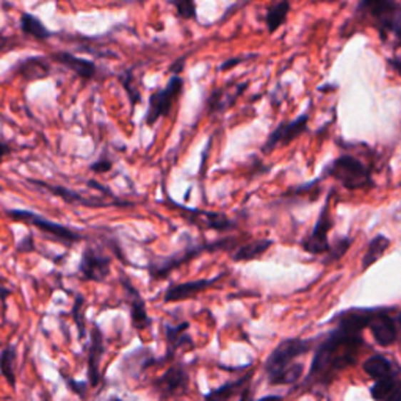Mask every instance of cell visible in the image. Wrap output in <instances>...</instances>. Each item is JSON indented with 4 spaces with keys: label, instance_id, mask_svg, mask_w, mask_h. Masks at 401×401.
<instances>
[{
    "label": "cell",
    "instance_id": "obj_1",
    "mask_svg": "<svg viewBox=\"0 0 401 401\" xmlns=\"http://www.w3.org/2000/svg\"><path fill=\"white\" fill-rule=\"evenodd\" d=\"M373 309H348L335 317L337 328L318 345L309 380L331 381L337 373L356 362L362 348V331L368 328Z\"/></svg>",
    "mask_w": 401,
    "mask_h": 401
},
{
    "label": "cell",
    "instance_id": "obj_2",
    "mask_svg": "<svg viewBox=\"0 0 401 401\" xmlns=\"http://www.w3.org/2000/svg\"><path fill=\"white\" fill-rule=\"evenodd\" d=\"M359 13L370 19L372 26L378 30L382 41L394 39L395 44H401V5L395 2H362Z\"/></svg>",
    "mask_w": 401,
    "mask_h": 401
},
{
    "label": "cell",
    "instance_id": "obj_3",
    "mask_svg": "<svg viewBox=\"0 0 401 401\" xmlns=\"http://www.w3.org/2000/svg\"><path fill=\"white\" fill-rule=\"evenodd\" d=\"M326 174L340 182L348 190H362L373 187L372 173L359 158L343 154L326 168Z\"/></svg>",
    "mask_w": 401,
    "mask_h": 401
},
{
    "label": "cell",
    "instance_id": "obj_4",
    "mask_svg": "<svg viewBox=\"0 0 401 401\" xmlns=\"http://www.w3.org/2000/svg\"><path fill=\"white\" fill-rule=\"evenodd\" d=\"M6 216L14 221L26 223V224H29V226L36 228L47 237H52V240H57V242L63 243L68 248L74 246L76 243L80 242V240H83V237L80 235L78 232L63 226V224L47 220V218H44V216L38 215L35 212L22 210V208H14V210H6Z\"/></svg>",
    "mask_w": 401,
    "mask_h": 401
},
{
    "label": "cell",
    "instance_id": "obj_5",
    "mask_svg": "<svg viewBox=\"0 0 401 401\" xmlns=\"http://www.w3.org/2000/svg\"><path fill=\"white\" fill-rule=\"evenodd\" d=\"M235 243L237 242H234L232 238H223V240H220V242H215V243H207V245L187 248V250H183L178 254H173V255H170V258H162V259H157L154 262H151L149 275L152 276V279H165L173 270L181 267L182 263H186L193 258H196V255H199L200 253L230 250V246H234Z\"/></svg>",
    "mask_w": 401,
    "mask_h": 401
},
{
    "label": "cell",
    "instance_id": "obj_6",
    "mask_svg": "<svg viewBox=\"0 0 401 401\" xmlns=\"http://www.w3.org/2000/svg\"><path fill=\"white\" fill-rule=\"evenodd\" d=\"M310 350L309 340L301 339H287L280 342L278 347L273 350L265 362V370L268 373V378H275L276 375L284 372L285 368L295 364V359L300 357Z\"/></svg>",
    "mask_w": 401,
    "mask_h": 401
},
{
    "label": "cell",
    "instance_id": "obj_7",
    "mask_svg": "<svg viewBox=\"0 0 401 401\" xmlns=\"http://www.w3.org/2000/svg\"><path fill=\"white\" fill-rule=\"evenodd\" d=\"M183 80L179 76H173L170 82L162 90H157L151 94L149 107L146 113V126H154L160 118L170 115L174 102L182 93Z\"/></svg>",
    "mask_w": 401,
    "mask_h": 401
},
{
    "label": "cell",
    "instance_id": "obj_8",
    "mask_svg": "<svg viewBox=\"0 0 401 401\" xmlns=\"http://www.w3.org/2000/svg\"><path fill=\"white\" fill-rule=\"evenodd\" d=\"M331 198L333 191L328 195L325 204L322 207V212L318 215V220L315 223L314 229H312L310 234L303 240V248L304 251L314 255L320 254H328L330 251V230L333 229V216H331Z\"/></svg>",
    "mask_w": 401,
    "mask_h": 401
},
{
    "label": "cell",
    "instance_id": "obj_9",
    "mask_svg": "<svg viewBox=\"0 0 401 401\" xmlns=\"http://www.w3.org/2000/svg\"><path fill=\"white\" fill-rule=\"evenodd\" d=\"M110 271L111 259L108 255L93 246H86L78 263V275L82 279L90 280V283H102L107 279Z\"/></svg>",
    "mask_w": 401,
    "mask_h": 401
},
{
    "label": "cell",
    "instance_id": "obj_10",
    "mask_svg": "<svg viewBox=\"0 0 401 401\" xmlns=\"http://www.w3.org/2000/svg\"><path fill=\"white\" fill-rule=\"evenodd\" d=\"M308 123L309 115L303 113L296 119H293V121L279 124L276 129L268 135L265 144H263V154H268V152H273L278 146H287V144L295 141L300 135L308 131Z\"/></svg>",
    "mask_w": 401,
    "mask_h": 401
},
{
    "label": "cell",
    "instance_id": "obj_11",
    "mask_svg": "<svg viewBox=\"0 0 401 401\" xmlns=\"http://www.w3.org/2000/svg\"><path fill=\"white\" fill-rule=\"evenodd\" d=\"M106 355V340L99 325H93L90 333V347H88L86 368H88V384L90 387H98L102 380L101 362Z\"/></svg>",
    "mask_w": 401,
    "mask_h": 401
},
{
    "label": "cell",
    "instance_id": "obj_12",
    "mask_svg": "<svg viewBox=\"0 0 401 401\" xmlns=\"http://www.w3.org/2000/svg\"><path fill=\"white\" fill-rule=\"evenodd\" d=\"M121 284H123L124 293H126V300H127V303H129V308H131L132 326L136 331L146 330V328H149L152 323V320L149 318L148 310H146V303H144L143 296L140 295L138 290H136L129 278L121 276Z\"/></svg>",
    "mask_w": 401,
    "mask_h": 401
},
{
    "label": "cell",
    "instance_id": "obj_13",
    "mask_svg": "<svg viewBox=\"0 0 401 401\" xmlns=\"http://www.w3.org/2000/svg\"><path fill=\"white\" fill-rule=\"evenodd\" d=\"M370 328L373 339L381 347H390L397 340V326L394 318H392L386 309H375L370 318Z\"/></svg>",
    "mask_w": 401,
    "mask_h": 401
},
{
    "label": "cell",
    "instance_id": "obj_14",
    "mask_svg": "<svg viewBox=\"0 0 401 401\" xmlns=\"http://www.w3.org/2000/svg\"><path fill=\"white\" fill-rule=\"evenodd\" d=\"M30 183H34L35 187H39V190H46L52 193L54 196L61 198L65 203L68 204H74V205H83V207H106L110 205L108 203H103V198H85L77 191L71 190L68 187H61V186H52V183H47L43 181H35L30 179Z\"/></svg>",
    "mask_w": 401,
    "mask_h": 401
},
{
    "label": "cell",
    "instance_id": "obj_15",
    "mask_svg": "<svg viewBox=\"0 0 401 401\" xmlns=\"http://www.w3.org/2000/svg\"><path fill=\"white\" fill-rule=\"evenodd\" d=\"M220 278L221 275L215 276L212 279H196V280H190V283L171 285L165 292L163 300L165 303H178V301L193 298V296L205 292L208 287H212L216 280H220Z\"/></svg>",
    "mask_w": 401,
    "mask_h": 401
},
{
    "label": "cell",
    "instance_id": "obj_16",
    "mask_svg": "<svg viewBox=\"0 0 401 401\" xmlns=\"http://www.w3.org/2000/svg\"><path fill=\"white\" fill-rule=\"evenodd\" d=\"M188 386L187 372L182 367H171L154 382V387L162 397H173L186 392Z\"/></svg>",
    "mask_w": 401,
    "mask_h": 401
},
{
    "label": "cell",
    "instance_id": "obj_17",
    "mask_svg": "<svg viewBox=\"0 0 401 401\" xmlns=\"http://www.w3.org/2000/svg\"><path fill=\"white\" fill-rule=\"evenodd\" d=\"M51 59L54 61L60 63L61 66L68 68L69 71L76 72V74L78 77H82V78H93L96 74H98V71H99L98 66H96L93 61L76 57V55H72L69 52H63V51L57 52V54H54Z\"/></svg>",
    "mask_w": 401,
    "mask_h": 401
},
{
    "label": "cell",
    "instance_id": "obj_18",
    "mask_svg": "<svg viewBox=\"0 0 401 401\" xmlns=\"http://www.w3.org/2000/svg\"><path fill=\"white\" fill-rule=\"evenodd\" d=\"M14 72L29 80V82L38 78H46L51 74V63L43 57H30L21 60L18 66L14 68Z\"/></svg>",
    "mask_w": 401,
    "mask_h": 401
},
{
    "label": "cell",
    "instance_id": "obj_19",
    "mask_svg": "<svg viewBox=\"0 0 401 401\" xmlns=\"http://www.w3.org/2000/svg\"><path fill=\"white\" fill-rule=\"evenodd\" d=\"M271 245H273V242L268 238L253 240V242L237 248L234 254H232V260H234V262H250V260H254V259H259L270 250Z\"/></svg>",
    "mask_w": 401,
    "mask_h": 401
},
{
    "label": "cell",
    "instance_id": "obj_20",
    "mask_svg": "<svg viewBox=\"0 0 401 401\" xmlns=\"http://www.w3.org/2000/svg\"><path fill=\"white\" fill-rule=\"evenodd\" d=\"M19 22H21L22 34L26 36L38 39V41H46V39H49L54 35L52 31L41 22V19H38L36 16L31 13H22Z\"/></svg>",
    "mask_w": 401,
    "mask_h": 401
},
{
    "label": "cell",
    "instance_id": "obj_21",
    "mask_svg": "<svg viewBox=\"0 0 401 401\" xmlns=\"http://www.w3.org/2000/svg\"><path fill=\"white\" fill-rule=\"evenodd\" d=\"M191 212V218L200 224L203 228L207 229H215V230H229L234 228V223H232L226 215L216 213V212H196V210H188Z\"/></svg>",
    "mask_w": 401,
    "mask_h": 401
},
{
    "label": "cell",
    "instance_id": "obj_22",
    "mask_svg": "<svg viewBox=\"0 0 401 401\" xmlns=\"http://www.w3.org/2000/svg\"><path fill=\"white\" fill-rule=\"evenodd\" d=\"M364 372L375 381L394 378V367H392V362L387 357L380 355H375L365 360Z\"/></svg>",
    "mask_w": 401,
    "mask_h": 401
},
{
    "label": "cell",
    "instance_id": "obj_23",
    "mask_svg": "<svg viewBox=\"0 0 401 401\" xmlns=\"http://www.w3.org/2000/svg\"><path fill=\"white\" fill-rule=\"evenodd\" d=\"M245 86L246 83H240L235 86V90L234 91H226L224 88H220V90H215L212 91L210 94V98H208L207 103H208V111H223V110H226L228 107H230L232 103L235 102V99L238 98L240 94H242V91L245 90Z\"/></svg>",
    "mask_w": 401,
    "mask_h": 401
},
{
    "label": "cell",
    "instance_id": "obj_24",
    "mask_svg": "<svg viewBox=\"0 0 401 401\" xmlns=\"http://www.w3.org/2000/svg\"><path fill=\"white\" fill-rule=\"evenodd\" d=\"M0 373L6 380L8 386L16 390V382H18V376H16V347L14 345H6V347L0 351Z\"/></svg>",
    "mask_w": 401,
    "mask_h": 401
},
{
    "label": "cell",
    "instance_id": "obj_25",
    "mask_svg": "<svg viewBox=\"0 0 401 401\" xmlns=\"http://www.w3.org/2000/svg\"><path fill=\"white\" fill-rule=\"evenodd\" d=\"M389 246H390V240L386 235H376L375 238H372V242L368 243L365 255L362 259V271L368 270L373 263L378 262L384 255V253L387 251Z\"/></svg>",
    "mask_w": 401,
    "mask_h": 401
},
{
    "label": "cell",
    "instance_id": "obj_26",
    "mask_svg": "<svg viewBox=\"0 0 401 401\" xmlns=\"http://www.w3.org/2000/svg\"><path fill=\"white\" fill-rule=\"evenodd\" d=\"M187 330H188V323H182L178 326H171V325L165 326V334H166V342H168V356L166 357H171L174 355V351L179 347H182L183 343H191L190 337L186 333Z\"/></svg>",
    "mask_w": 401,
    "mask_h": 401
},
{
    "label": "cell",
    "instance_id": "obj_27",
    "mask_svg": "<svg viewBox=\"0 0 401 401\" xmlns=\"http://www.w3.org/2000/svg\"><path fill=\"white\" fill-rule=\"evenodd\" d=\"M290 8L292 5L288 2H278L268 8L265 22H267V30L270 34H275L276 30L283 27V24L287 21L288 13H290Z\"/></svg>",
    "mask_w": 401,
    "mask_h": 401
},
{
    "label": "cell",
    "instance_id": "obj_28",
    "mask_svg": "<svg viewBox=\"0 0 401 401\" xmlns=\"http://www.w3.org/2000/svg\"><path fill=\"white\" fill-rule=\"evenodd\" d=\"M351 243H352V238L351 237L337 238L335 242L330 246V251H328V258L325 259V265H330V263L342 259V255L350 250Z\"/></svg>",
    "mask_w": 401,
    "mask_h": 401
},
{
    "label": "cell",
    "instance_id": "obj_29",
    "mask_svg": "<svg viewBox=\"0 0 401 401\" xmlns=\"http://www.w3.org/2000/svg\"><path fill=\"white\" fill-rule=\"evenodd\" d=\"M304 372V365L303 364H293L288 368H285L284 372H280L279 375H276L275 378H271L270 382L271 384H293L298 381Z\"/></svg>",
    "mask_w": 401,
    "mask_h": 401
},
{
    "label": "cell",
    "instance_id": "obj_30",
    "mask_svg": "<svg viewBox=\"0 0 401 401\" xmlns=\"http://www.w3.org/2000/svg\"><path fill=\"white\" fill-rule=\"evenodd\" d=\"M83 306H85V298H83V296L82 295H76L74 306H72V318H74L76 326H77L78 339H85V335H86Z\"/></svg>",
    "mask_w": 401,
    "mask_h": 401
},
{
    "label": "cell",
    "instance_id": "obj_31",
    "mask_svg": "<svg viewBox=\"0 0 401 401\" xmlns=\"http://www.w3.org/2000/svg\"><path fill=\"white\" fill-rule=\"evenodd\" d=\"M395 386H397V382L394 378L376 381L372 387V397L376 401H384L392 394V390L395 389Z\"/></svg>",
    "mask_w": 401,
    "mask_h": 401
},
{
    "label": "cell",
    "instance_id": "obj_32",
    "mask_svg": "<svg viewBox=\"0 0 401 401\" xmlns=\"http://www.w3.org/2000/svg\"><path fill=\"white\" fill-rule=\"evenodd\" d=\"M243 381H238V382H229V384H224L220 389H216L213 392H210L205 397V401H228L232 395H234V392L242 386Z\"/></svg>",
    "mask_w": 401,
    "mask_h": 401
},
{
    "label": "cell",
    "instance_id": "obj_33",
    "mask_svg": "<svg viewBox=\"0 0 401 401\" xmlns=\"http://www.w3.org/2000/svg\"><path fill=\"white\" fill-rule=\"evenodd\" d=\"M63 380L66 381V386L72 392V394H76L78 398L86 400L88 389H90V384H88V381H74L66 375H63Z\"/></svg>",
    "mask_w": 401,
    "mask_h": 401
},
{
    "label": "cell",
    "instance_id": "obj_34",
    "mask_svg": "<svg viewBox=\"0 0 401 401\" xmlns=\"http://www.w3.org/2000/svg\"><path fill=\"white\" fill-rule=\"evenodd\" d=\"M182 19H196V5L193 2H173Z\"/></svg>",
    "mask_w": 401,
    "mask_h": 401
},
{
    "label": "cell",
    "instance_id": "obj_35",
    "mask_svg": "<svg viewBox=\"0 0 401 401\" xmlns=\"http://www.w3.org/2000/svg\"><path fill=\"white\" fill-rule=\"evenodd\" d=\"M111 168H113V162H111L108 154H107V151H103V154L96 160V162L91 163L90 166V170L93 173H98V174H103V173H108Z\"/></svg>",
    "mask_w": 401,
    "mask_h": 401
},
{
    "label": "cell",
    "instance_id": "obj_36",
    "mask_svg": "<svg viewBox=\"0 0 401 401\" xmlns=\"http://www.w3.org/2000/svg\"><path fill=\"white\" fill-rule=\"evenodd\" d=\"M131 78H132L131 74H127L126 78H123V83H124V88H126L127 94H129V98L132 101V106H136V102H140V93L133 90V86L131 83Z\"/></svg>",
    "mask_w": 401,
    "mask_h": 401
},
{
    "label": "cell",
    "instance_id": "obj_37",
    "mask_svg": "<svg viewBox=\"0 0 401 401\" xmlns=\"http://www.w3.org/2000/svg\"><path fill=\"white\" fill-rule=\"evenodd\" d=\"M18 251L19 253L35 251V242H34V238H31V235H29L27 238L22 240V242L19 243V246H18Z\"/></svg>",
    "mask_w": 401,
    "mask_h": 401
},
{
    "label": "cell",
    "instance_id": "obj_38",
    "mask_svg": "<svg viewBox=\"0 0 401 401\" xmlns=\"http://www.w3.org/2000/svg\"><path fill=\"white\" fill-rule=\"evenodd\" d=\"M8 154H11V146H10V144H8V143L0 140V163L4 162L5 157H6Z\"/></svg>",
    "mask_w": 401,
    "mask_h": 401
},
{
    "label": "cell",
    "instance_id": "obj_39",
    "mask_svg": "<svg viewBox=\"0 0 401 401\" xmlns=\"http://www.w3.org/2000/svg\"><path fill=\"white\" fill-rule=\"evenodd\" d=\"M248 57H238V59H232V60H228L226 63H224V65L221 66V71H228V69H230V68H234V66H237V65H240V63L242 61H245Z\"/></svg>",
    "mask_w": 401,
    "mask_h": 401
},
{
    "label": "cell",
    "instance_id": "obj_40",
    "mask_svg": "<svg viewBox=\"0 0 401 401\" xmlns=\"http://www.w3.org/2000/svg\"><path fill=\"white\" fill-rule=\"evenodd\" d=\"M384 401H401V384H397L395 389L392 390V394Z\"/></svg>",
    "mask_w": 401,
    "mask_h": 401
},
{
    "label": "cell",
    "instance_id": "obj_41",
    "mask_svg": "<svg viewBox=\"0 0 401 401\" xmlns=\"http://www.w3.org/2000/svg\"><path fill=\"white\" fill-rule=\"evenodd\" d=\"M11 295V290L10 288H5V287H2L0 285V301H2V304L5 306V301H6V298L8 296Z\"/></svg>",
    "mask_w": 401,
    "mask_h": 401
},
{
    "label": "cell",
    "instance_id": "obj_42",
    "mask_svg": "<svg viewBox=\"0 0 401 401\" xmlns=\"http://www.w3.org/2000/svg\"><path fill=\"white\" fill-rule=\"evenodd\" d=\"M389 63H390V66L397 71V74L401 77V60L400 59L389 60Z\"/></svg>",
    "mask_w": 401,
    "mask_h": 401
},
{
    "label": "cell",
    "instance_id": "obj_43",
    "mask_svg": "<svg viewBox=\"0 0 401 401\" xmlns=\"http://www.w3.org/2000/svg\"><path fill=\"white\" fill-rule=\"evenodd\" d=\"M258 401H283V398L278 397V395H267V397H263V398H260Z\"/></svg>",
    "mask_w": 401,
    "mask_h": 401
},
{
    "label": "cell",
    "instance_id": "obj_44",
    "mask_svg": "<svg viewBox=\"0 0 401 401\" xmlns=\"http://www.w3.org/2000/svg\"><path fill=\"white\" fill-rule=\"evenodd\" d=\"M107 401H124V400H121V398H118V397H110Z\"/></svg>",
    "mask_w": 401,
    "mask_h": 401
},
{
    "label": "cell",
    "instance_id": "obj_45",
    "mask_svg": "<svg viewBox=\"0 0 401 401\" xmlns=\"http://www.w3.org/2000/svg\"><path fill=\"white\" fill-rule=\"evenodd\" d=\"M240 401H250V395H248V392L242 397V400H240Z\"/></svg>",
    "mask_w": 401,
    "mask_h": 401
},
{
    "label": "cell",
    "instance_id": "obj_46",
    "mask_svg": "<svg viewBox=\"0 0 401 401\" xmlns=\"http://www.w3.org/2000/svg\"><path fill=\"white\" fill-rule=\"evenodd\" d=\"M397 320H398V325L401 326V312L398 314V317H397Z\"/></svg>",
    "mask_w": 401,
    "mask_h": 401
}]
</instances>
